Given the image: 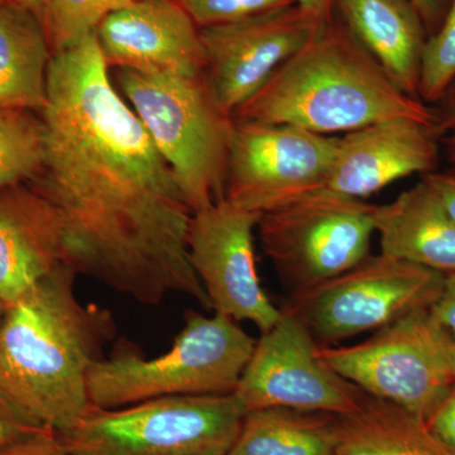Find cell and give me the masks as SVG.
<instances>
[{
    "label": "cell",
    "mask_w": 455,
    "mask_h": 455,
    "mask_svg": "<svg viewBox=\"0 0 455 455\" xmlns=\"http://www.w3.org/2000/svg\"><path fill=\"white\" fill-rule=\"evenodd\" d=\"M335 14L388 77L419 98L427 33L411 0H334Z\"/></svg>",
    "instance_id": "obj_17"
},
{
    "label": "cell",
    "mask_w": 455,
    "mask_h": 455,
    "mask_svg": "<svg viewBox=\"0 0 455 455\" xmlns=\"http://www.w3.org/2000/svg\"><path fill=\"white\" fill-rule=\"evenodd\" d=\"M108 68L143 74L206 73L200 28L176 0H136L95 29Z\"/></svg>",
    "instance_id": "obj_15"
},
{
    "label": "cell",
    "mask_w": 455,
    "mask_h": 455,
    "mask_svg": "<svg viewBox=\"0 0 455 455\" xmlns=\"http://www.w3.org/2000/svg\"><path fill=\"white\" fill-rule=\"evenodd\" d=\"M245 414L235 394L160 397L92 406L57 434L70 455H227Z\"/></svg>",
    "instance_id": "obj_6"
},
{
    "label": "cell",
    "mask_w": 455,
    "mask_h": 455,
    "mask_svg": "<svg viewBox=\"0 0 455 455\" xmlns=\"http://www.w3.org/2000/svg\"><path fill=\"white\" fill-rule=\"evenodd\" d=\"M116 79L175 173L191 212L223 200L235 121L218 104L206 73L143 74L119 68Z\"/></svg>",
    "instance_id": "obj_5"
},
{
    "label": "cell",
    "mask_w": 455,
    "mask_h": 455,
    "mask_svg": "<svg viewBox=\"0 0 455 455\" xmlns=\"http://www.w3.org/2000/svg\"><path fill=\"white\" fill-rule=\"evenodd\" d=\"M40 116L44 163L29 184L59 218L66 265L142 305L176 292L212 310L188 259L193 212L116 92L95 32L51 59Z\"/></svg>",
    "instance_id": "obj_1"
},
{
    "label": "cell",
    "mask_w": 455,
    "mask_h": 455,
    "mask_svg": "<svg viewBox=\"0 0 455 455\" xmlns=\"http://www.w3.org/2000/svg\"><path fill=\"white\" fill-rule=\"evenodd\" d=\"M442 123L394 118L359 128L337 139L323 190L364 200L397 180L436 171Z\"/></svg>",
    "instance_id": "obj_14"
},
{
    "label": "cell",
    "mask_w": 455,
    "mask_h": 455,
    "mask_svg": "<svg viewBox=\"0 0 455 455\" xmlns=\"http://www.w3.org/2000/svg\"><path fill=\"white\" fill-rule=\"evenodd\" d=\"M257 339L232 317L188 311L169 352L151 359L128 346L92 366L90 403L119 409L154 398L233 394Z\"/></svg>",
    "instance_id": "obj_4"
},
{
    "label": "cell",
    "mask_w": 455,
    "mask_h": 455,
    "mask_svg": "<svg viewBox=\"0 0 455 455\" xmlns=\"http://www.w3.org/2000/svg\"><path fill=\"white\" fill-rule=\"evenodd\" d=\"M374 209L364 200L317 191L263 214L257 232L263 252L296 295L370 256Z\"/></svg>",
    "instance_id": "obj_8"
},
{
    "label": "cell",
    "mask_w": 455,
    "mask_h": 455,
    "mask_svg": "<svg viewBox=\"0 0 455 455\" xmlns=\"http://www.w3.org/2000/svg\"><path fill=\"white\" fill-rule=\"evenodd\" d=\"M337 434L339 455H455L424 419L368 395L355 412L337 416Z\"/></svg>",
    "instance_id": "obj_20"
},
{
    "label": "cell",
    "mask_w": 455,
    "mask_h": 455,
    "mask_svg": "<svg viewBox=\"0 0 455 455\" xmlns=\"http://www.w3.org/2000/svg\"><path fill=\"white\" fill-rule=\"evenodd\" d=\"M233 121L228 203L263 215L324 188L337 139L291 125Z\"/></svg>",
    "instance_id": "obj_10"
},
{
    "label": "cell",
    "mask_w": 455,
    "mask_h": 455,
    "mask_svg": "<svg viewBox=\"0 0 455 455\" xmlns=\"http://www.w3.org/2000/svg\"><path fill=\"white\" fill-rule=\"evenodd\" d=\"M394 118L442 123L438 112L392 82L337 14L233 113L236 121L291 125L322 136Z\"/></svg>",
    "instance_id": "obj_3"
},
{
    "label": "cell",
    "mask_w": 455,
    "mask_h": 455,
    "mask_svg": "<svg viewBox=\"0 0 455 455\" xmlns=\"http://www.w3.org/2000/svg\"><path fill=\"white\" fill-rule=\"evenodd\" d=\"M51 59L40 17L0 4V110H44Z\"/></svg>",
    "instance_id": "obj_19"
},
{
    "label": "cell",
    "mask_w": 455,
    "mask_h": 455,
    "mask_svg": "<svg viewBox=\"0 0 455 455\" xmlns=\"http://www.w3.org/2000/svg\"><path fill=\"white\" fill-rule=\"evenodd\" d=\"M316 35L298 4L200 29L206 77L221 109L233 116Z\"/></svg>",
    "instance_id": "obj_13"
},
{
    "label": "cell",
    "mask_w": 455,
    "mask_h": 455,
    "mask_svg": "<svg viewBox=\"0 0 455 455\" xmlns=\"http://www.w3.org/2000/svg\"><path fill=\"white\" fill-rule=\"evenodd\" d=\"M66 265L61 224L29 182L0 191V300L5 307Z\"/></svg>",
    "instance_id": "obj_16"
},
{
    "label": "cell",
    "mask_w": 455,
    "mask_h": 455,
    "mask_svg": "<svg viewBox=\"0 0 455 455\" xmlns=\"http://www.w3.org/2000/svg\"><path fill=\"white\" fill-rule=\"evenodd\" d=\"M44 156L40 114L0 110V191L36 178Z\"/></svg>",
    "instance_id": "obj_22"
},
{
    "label": "cell",
    "mask_w": 455,
    "mask_h": 455,
    "mask_svg": "<svg viewBox=\"0 0 455 455\" xmlns=\"http://www.w3.org/2000/svg\"><path fill=\"white\" fill-rule=\"evenodd\" d=\"M423 20L427 38L438 31L447 14L451 0H411Z\"/></svg>",
    "instance_id": "obj_31"
},
{
    "label": "cell",
    "mask_w": 455,
    "mask_h": 455,
    "mask_svg": "<svg viewBox=\"0 0 455 455\" xmlns=\"http://www.w3.org/2000/svg\"><path fill=\"white\" fill-rule=\"evenodd\" d=\"M424 179L434 188L449 217L455 224V171L449 170L444 172L434 171L424 175Z\"/></svg>",
    "instance_id": "obj_30"
},
{
    "label": "cell",
    "mask_w": 455,
    "mask_h": 455,
    "mask_svg": "<svg viewBox=\"0 0 455 455\" xmlns=\"http://www.w3.org/2000/svg\"><path fill=\"white\" fill-rule=\"evenodd\" d=\"M440 103H443L442 113H439L443 133L448 136V160L451 170L455 171V80Z\"/></svg>",
    "instance_id": "obj_32"
},
{
    "label": "cell",
    "mask_w": 455,
    "mask_h": 455,
    "mask_svg": "<svg viewBox=\"0 0 455 455\" xmlns=\"http://www.w3.org/2000/svg\"><path fill=\"white\" fill-rule=\"evenodd\" d=\"M427 424L436 436L455 449V382L427 419Z\"/></svg>",
    "instance_id": "obj_28"
},
{
    "label": "cell",
    "mask_w": 455,
    "mask_h": 455,
    "mask_svg": "<svg viewBox=\"0 0 455 455\" xmlns=\"http://www.w3.org/2000/svg\"><path fill=\"white\" fill-rule=\"evenodd\" d=\"M0 455H70L66 451L59 434L49 427H42L25 438L0 447Z\"/></svg>",
    "instance_id": "obj_27"
},
{
    "label": "cell",
    "mask_w": 455,
    "mask_h": 455,
    "mask_svg": "<svg viewBox=\"0 0 455 455\" xmlns=\"http://www.w3.org/2000/svg\"><path fill=\"white\" fill-rule=\"evenodd\" d=\"M5 310H7V307H5L4 302L0 300V331H2L3 320H4Z\"/></svg>",
    "instance_id": "obj_36"
},
{
    "label": "cell",
    "mask_w": 455,
    "mask_h": 455,
    "mask_svg": "<svg viewBox=\"0 0 455 455\" xmlns=\"http://www.w3.org/2000/svg\"><path fill=\"white\" fill-rule=\"evenodd\" d=\"M430 311L436 322L455 340V272L445 275L442 291Z\"/></svg>",
    "instance_id": "obj_29"
},
{
    "label": "cell",
    "mask_w": 455,
    "mask_h": 455,
    "mask_svg": "<svg viewBox=\"0 0 455 455\" xmlns=\"http://www.w3.org/2000/svg\"><path fill=\"white\" fill-rule=\"evenodd\" d=\"M200 29L235 22L286 5L295 0H176Z\"/></svg>",
    "instance_id": "obj_25"
},
{
    "label": "cell",
    "mask_w": 455,
    "mask_h": 455,
    "mask_svg": "<svg viewBox=\"0 0 455 455\" xmlns=\"http://www.w3.org/2000/svg\"><path fill=\"white\" fill-rule=\"evenodd\" d=\"M449 367H451V377L455 382V340H451V347H449Z\"/></svg>",
    "instance_id": "obj_35"
},
{
    "label": "cell",
    "mask_w": 455,
    "mask_h": 455,
    "mask_svg": "<svg viewBox=\"0 0 455 455\" xmlns=\"http://www.w3.org/2000/svg\"><path fill=\"white\" fill-rule=\"evenodd\" d=\"M262 215L236 208L226 199L191 215L188 259L214 313L251 322L266 333L283 316L260 284L254 232Z\"/></svg>",
    "instance_id": "obj_12"
},
{
    "label": "cell",
    "mask_w": 455,
    "mask_h": 455,
    "mask_svg": "<svg viewBox=\"0 0 455 455\" xmlns=\"http://www.w3.org/2000/svg\"><path fill=\"white\" fill-rule=\"evenodd\" d=\"M319 346L293 311L283 309L260 333L235 392L245 412L289 409L334 416L352 414L366 396L317 355Z\"/></svg>",
    "instance_id": "obj_11"
},
{
    "label": "cell",
    "mask_w": 455,
    "mask_h": 455,
    "mask_svg": "<svg viewBox=\"0 0 455 455\" xmlns=\"http://www.w3.org/2000/svg\"><path fill=\"white\" fill-rule=\"evenodd\" d=\"M76 276L68 265L53 269L7 307L0 331V387L57 433L92 406L90 370L116 333L112 311L77 299Z\"/></svg>",
    "instance_id": "obj_2"
},
{
    "label": "cell",
    "mask_w": 455,
    "mask_h": 455,
    "mask_svg": "<svg viewBox=\"0 0 455 455\" xmlns=\"http://www.w3.org/2000/svg\"><path fill=\"white\" fill-rule=\"evenodd\" d=\"M227 455H339L337 416L289 409L247 412Z\"/></svg>",
    "instance_id": "obj_21"
},
{
    "label": "cell",
    "mask_w": 455,
    "mask_h": 455,
    "mask_svg": "<svg viewBox=\"0 0 455 455\" xmlns=\"http://www.w3.org/2000/svg\"><path fill=\"white\" fill-rule=\"evenodd\" d=\"M44 425L27 414L0 387V447L41 430Z\"/></svg>",
    "instance_id": "obj_26"
},
{
    "label": "cell",
    "mask_w": 455,
    "mask_h": 455,
    "mask_svg": "<svg viewBox=\"0 0 455 455\" xmlns=\"http://www.w3.org/2000/svg\"><path fill=\"white\" fill-rule=\"evenodd\" d=\"M0 4L16 5V7L28 9L37 14L41 20L42 0H0Z\"/></svg>",
    "instance_id": "obj_34"
},
{
    "label": "cell",
    "mask_w": 455,
    "mask_h": 455,
    "mask_svg": "<svg viewBox=\"0 0 455 455\" xmlns=\"http://www.w3.org/2000/svg\"><path fill=\"white\" fill-rule=\"evenodd\" d=\"M381 253L442 275L455 272V224L423 178L385 205H376Z\"/></svg>",
    "instance_id": "obj_18"
},
{
    "label": "cell",
    "mask_w": 455,
    "mask_h": 455,
    "mask_svg": "<svg viewBox=\"0 0 455 455\" xmlns=\"http://www.w3.org/2000/svg\"><path fill=\"white\" fill-rule=\"evenodd\" d=\"M451 337L429 309L407 314L355 346H323L320 359L368 396L419 418L431 412L453 385Z\"/></svg>",
    "instance_id": "obj_7"
},
{
    "label": "cell",
    "mask_w": 455,
    "mask_h": 455,
    "mask_svg": "<svg viewBox=\"0 0 455 455\" xmlns=\"http://www.w3.org/2000/svg\"><path fill=\"white\" fill-rule=\"evenodd\" d=\"M454 80L455 0H451L442 26L425 44L419 98L427 106L440 103Z\"/></svg>",
    "instance_id": "obj_24"
},
{
    "label": "cell",
    "mask_w": 455,
    "mask_h": 455,
    "mask_svg": "<svg viewBox=\"0 0 455 455\" xmlns=\"http://www.w3.org/2000/svg\"><path fill=\"white\" fill-rule=\"evenodd\" d=\"M295 3L309 16L317 35L334 20V0H295Z\"/></svg>",
    "instance_id": "obj_33"
},
{
    "label": "cell",
    "mask_w": 455,
    "mask_h": 455,
    "mask_svg": "<svg viewBox=\"0 0 455 455\" xmlns=\"http://www.w3.org/2000/svg\"><path fill=\"white\" fill-rule=\"evenodd\" d=\"M444 275L379 253L339 276L292 295L286 305L315 340L331 346L377 331L415 310L429 309Z\"/></svg>",
    "instance_id": "obj_9"
},
{
    "label": "cell",
    "mask_w": 455,
    "mask_h": 455,
    "mask_svg": "<svg viewBox=\"0 0 455 455\" xmlns=\"http://www.w3.org/2000/svg\"><path fill=\"white\" fill-rule=\"evenodd\" d=\"M136 0H42L41 22L52 56L79 44L99 23Z\"/></svg>",
    "instance_id": "obj_23"
}]
</instances>
